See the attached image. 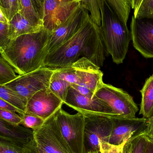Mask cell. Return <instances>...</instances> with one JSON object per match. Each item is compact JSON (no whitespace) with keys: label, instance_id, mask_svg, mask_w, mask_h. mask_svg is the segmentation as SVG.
Segmentation results:
<instances>
[{"label":"cell","instance_id":"1","mask_svg":"<svg viewBox=\"0 0 153 153\" xmlns=\"http://www.w3.org/2000/svg\"><path fill=\"white\" fill-rule=\"evenodd\" d=\"M106 53L100 27L89 15L72 37L46 55L43 67L56 71L84 57L100 68L105 61Z\"/></svg>","mask_w":153,"mask_h":153},{"label":"cell","instance_id":"2","mask_svg":"<svg viewBox=\"0 0 153 153\" xmlns=\"http://www.w3.org/2000/svg\"><path fill=\"white\" fill-rule=\"evenodd\" d=\"M51 32L44 27L10 40L0 49V54L15 73L23 75L42 68L44 50Z\"/></svg>","mask_w":153,"mask_h":153},{"label":"cell","instance_id":"3","mask_svg":"<svg viewBox=\"0 0 153 153\" xmlns=\"http://www.w3.org/2000/svg\"><path fill=\"white\" fill-rule=\"evenodd\" d=\"M100 34L106 52L115 63H123L132 40L131 32L105 0H100Z\"/></svg>","mask_w":153,"mask_h":153},{"label":"cell","instance_id":"4","mask_svg":"<svg viewBox=\"0 0 153 153\" xmlns=\"http://www.w3.org/2000/svg\"><path fill=\"white\" fill-rule=\"evenodd\" d=\"M63 136L74 153H86L84 145L85 117L78 112L71 115L62 108L55 112Z\"/></svg>","mask_w":153,"mask_h":153},{"label":"cell","instance_id":"5","mask_svg":"<svg viewBox=\"0 0 153 153\" xmlns=\"http://www.w3.org/2000/svg\"><path fill=\"white\" fill-rule=\"evenodd\" d=\"M94 95L109 106L116 118L135 117L139 110L130 94L111 85L102 83Z\"/></svg>","mask_w":153,"mask_h":153},{"label":"cell","instance_id":"6","mask_svg":"<svg viewBox=\"0 0 153 153\" xmlns=\"http://www.w3.org/2000/svg\"><path fill=\"white\" fill-rule=\"evenodd\" d=\"M33 139L47 153H74L61 133L55 113L46 120L40 128L33 131Z\"/></svg>","mask_w":153,"mask_h":153},{"label":"cell","instance_id":"7","mask_svg":"<svg viewBox=\"0 0 153 153\" xmlns=\"http://www.w3.org/2000/svg\"><path fill=\"white\" fill-rule=\"evenodd\" d=\"M55 71L42 67L23 75L4 84L27 101L40 90L49 87L50 80Z\"/></svg>","mask_w":153,"mask_h":153},{"label":"cell","instance_id":"8","mask_svg":"<svg viewBox=\"0 0 153 153\" xmlns=\"http://www.w3.org/2000/svg\"><path fill=\"white\" fill-rule=\"evenodd\" d=\"M89 15L88 11L81 4L61 26L51 33L44 50L45 57L72 37Z\"/></svg>","mask_w":153,"mask_h":153},{"label":"cell","instance_id":"9","mask_svg":"<svg viewBox=\"0 0 153 153\" xmlns=\"http://www.w3.org/2000/svg\"><path fill=\"white\" fill-rule=\"evenodd\" d=\"M85 152H100V141L108 142L112 129L111 119L103 116L83 114Z\"/></svg>","mask_w":153,"mask_h":153},{"label":"cell","instance_id":"10","mask_svg":"<svg viewBox=\"0 0 153 153\" xmlns=\"http://www.w3.org/2000/svg\"><path fill=\"white\" fill-rule=\"evenodd\" d=\"M64 103L83 114L96 115L116 118L113 111L107 103L96 96H86L69 86Z\"/></svg>","mask_w":153,"mask_h":153},{"label":"cell","instance_id":"11","mask_svg":"<svg viewBox=\"0 0 153 153\" xmlns=\"http://www.w3.org/2000/svg\"><path fill=\"white\" fill-rule=\"evenodd\" d=\"M81 4L80 0H45L42 18L43 27L52 33Z\"/></svg>","mask_w":153,"mask_h":153},{"label":"cell","instance_id":"12","mask_svg":"<svg viewBox=\"0 0 153 153\" xmlns=\"http://www.w3.org/2000/svg\"><path fill=\"white\" fill-rule=\"evenodd\" d=\"M130 32L134 48L144 57L153 59V19L132 16Z\"/></svg>","mask_w":153,"mask_h":153},{"label":"cell","instance_id":"13","mask_svg":"<svg viewBox=\"0 0 153 153\" xmlns=\"http://www.w3.org/2000/svg\"><path fill=\"white\" fill-rule=\"evenodd\" d=\"M63 102L49 87L35 93L27 102L26 113L47 119L62 108Z\"/></svg>","mask_w":153,"mask_h":153},{"label":"cell","instance_id":"14","mask_svg":"<svg viewBox=\"0 0 153 153\" xmlns=\"http://www.w3.org/2000/svg\"><path fill=\"white\" fill-rule=\"evenodd\" d=\"M112 129L108 143L118 146L140 134L145 128L147 119L123 117L111 118Z\"/></svg>","mask_w":153,"mask_h":153},{"label":"cell","instance_id":"15","mask_svg":"<svg viewBox=\"0 0 153 153\" xmlns=\"http://www.w3.org/2000/svg\"><path fill=\"white\" fill-rule=\"evenodd\" d=\"M76 76V83L91 90L95 94L103 82V74L100 67L84 57L69 65ZM74 85V84H73Z\"/></svg>","mask_w":153,"mask_h":153},{"label":"cell","instance_id":"16","mask_svg":"<svg viewBox=\"0 0 153 153\" xmlns=\"http://www.w3.org/2000/svg\"><path fill=\"white\" fill-rule=\"evenodd\" d=\"M81 4L88 11L90 16L94 22L101 26V18L100 11V0H80ZM118 17L125 24H127L131 11V6L128 0H105Z\"/></svg>","mask_w":153,"mask_h":153},{"label":"cell","instance_id":"17","mask_svg":"<svg viewBox=\"0 0 153 153\" xmlns=\"http://www.w3.org/2000/svg\"><path fill=\"white\" fill-rule=\"evenodd\" d=\"M33 137L32 129L21 125H12L0 118V142H6L23 147Z\"/></svg>","mask_w":153,"mask_h":153},{"label":"cell","instance_id":"18","mask_svg":"<svg viewBox=\"0 0 153 153\" xmlns=\"http://www.w3.org/2000/svg\"><path fill=\"white\" fill-rule=\"evenodd\" d=\"M8 23V37L10 40L22 35L37 32L43 28V27L32 25L19 12L13 16Z\"/></svg>","mask_w":153,"mask_h":153},{"label":"cell","instance_id":"19","mask_svg":"<svg viewBox=\"0 0 153 153\" xmlns=\"http://www.w3.org/2000/svg\"><path fill=\"white\" fill-rule=\"evenodd\" d=\"M140 92L142 101L139 114L148 119L153 116V74L146 80Z\"/></svg>","mask_w":153,"mask_h":153},{"label":"cell","instance_id":"20","mask_svg":"<svg viewBox=\"0 0 153 153\" xmlns=\"http://www.w3.org/2000/svg\"><path fill=\"white\" fill-rule=\"evenodd\" d=\"M0 98L24 113L26 112L27 102L4 84H0Z\"/></svg>","mask_w":153,"mask_h":153},{"label":"cell","instance_id":"21","mask_svg":"<svg viewBox=\"0 0 153 153\" xmlns=\"http://www.w3.org/2000/svg\"><path fill=\"white\" fill-rule=\"evenodd\" d=\"M19 12L32 25L43 27V22L36 12L31 0H19Z\"/></svg>","mask_w":153,"mask_h":153},{"label":"cell","instance_id":"22","mask_svg":"<svg viewBox=\"0 0 153 153\" xmlns=\"http://www.w3.org/2000/svg\"><path fill=\"white\" fill-rule=\"evenodd\" d=\"M71 84L61 78L55 71L50 80L49 88L57 97L64 102Z\"/></svg>","mask_w":153,"mask_h":153},{"label":"cell","instance_id":"23","mask_svg":"<svg viewBox=\"0 0 153 153\" xmlns=\"http://www.w3.org/2000/svg\"><path fill=\"white\" fill-rule=\"evenodd\" d=\"M147 139L141 132L126 143L128 153H145Z\"/></svg>","mask_w":153,"mask_h":153},{"label":"cell","instance_id":"24","mask_svg":"<svg viewBox=\"0 0 153 153\" xmlns=\"http://www.w3.org/2000/svg\"><path fill=\"white\" fill-rule=\"evenodd\" d=\"M17 76L13 68L0 54V84H5Z\"/></svg>","mask_w":153,"mask_h":153},{"label":"cell","instance_id":"25","mask_svg":"<svg viewBox=\"0 0 153 153\" xmlns=\"http://www.w3.org/2000/svg\"><path fill=\"white\" fill-rule=\"evenodd\" d=\"M0 8L10 21L19 10V0H0Z\"/></svg>","mask_w":153,"mask_h":153},{"label":"cell","instance_id":"26","mask_svg":"<svg viewBox=\"0 0 153 153\" xmlns=\"http://www.w3.org/2000/svg\"><path fill=\"white\" fill-rule=\"evenodd\" d=\"M21 117L22 120L21 126L32 129L33 131L40 128L45 120L39 116L26 112L22 115Z\"/></svg>","mask_w":153,"mask_h":153},{"label":"cell","instance_id":"27","mask_svg":"<svg viewBox=\"0 0 153 153\" xmlns=\"http://www.w3.org/2000/svg\"><path fill=\"white\" fill-rule=\"evenodd\" d=\"M153 13V0H142L135 14L136 19H149Z\"/></svg>","mask_w":153,"mask_h":153},{"label":"cell","instance_id":"28","mask_svg":"<svg viewBox=\"0 0 153 153\" xmlns=\"http://www.w3.org/2000/svg\"><path fill=\"white\" fill-rule=\"evenodd\" d=\"M0 118L8 123L15 126L21 125V115L17 112L0 109Z\"/></svg>","mask_w":153,"mask_h":153},{"label":"cell","instance_id":"29","mask_svg":"<svg viewBox=\"0 0 153 153\" xmlns=\"http://www.w3.org/2000/svg\"><path fill=\"white\" fill-rule=\"evenodd\" d=\"M127 142L120 145L111 144L103 141H100V153H123L124 147Z\"/></svg>","mask_w":153,"mask_h":153},{"label":"cell","instance_id":"30","mask_svg":"<svg viewBox=\"0 0 153 153\" xmlns=\"http://www.w3.org/2000/svg\"><path fill=\"white\" fill-rule=\"evenodd\" d=\"M0 153H26L23 147L6 142H0Z\"/></svg>","mask_w":153,"mask_h":153},{"label":"cell","instance_id":"31","mask_svg":"<svg viewBox=\"0 0 153 153\" xmlns=\"http://www.w3.org/2000/svg\"><path fill=\"white\" fill-rule=\"evenodd\" d=\"M9 23L0 22V49L5 46L10 39L8 37Z\"/></svg>","mask_w":153,"mask_h":153},{"label":"cell","instance_id":"32","mask_svg":"<svg viewBox=\"0 0 153 153\" xmlns=\"http://www.w3.org/2000/svg\"><path fill=\"white\" fill-rule=\"evenodd\" d=\"M26 153H47L38 146L32 137L31 140L23 147Z\"/></svg>","mask_w":153,"mask_h":153},{"label":"cell","instance_id":"33","mask_svg":"<svg viewBox=\"0 0 153 153\" xmlns=\"http://www.w3.org/2000/svg\"><path fill=\"white\" fill-rule=\"evenodd\" d=\"M142 133L147 140L153 143V116L147 119L146 126Z\"/></svg>","mask_w":153,"mask_h":153},{"label":"cell","instance_id":"34","mask_svg":"<svg viewBox=\"0 0 153 153\" xmlns=\"http://www.w3.org/2000/svg\"><path fill=\"white\" fill-rule=\"evenodd\" d=\"M0 109L14 111V112L19 113L21 115H23L25 113L20 110L15 108V107L1 98H0Z\"/></svg>","mask_w":153,"mask_h":153},{"label":"cell","instance_id":"35","mask_svg":"<svg viewBox=\"0 0 153 153\" xmlns=\"http://www.w3.org/2000/svg\"><path fill=\"white\" fill-rule=\"evenodd\" d=\"M31 1L36 12L42 21L45 0H31Z\"/></svg>","mask_w":153,"mask_h":153},{"label":"cell","instance_id":"36","mask_svg":"<svg viewBox=\"0 0 153 153\" xmlns=\"http://www.w3.org/2000/svg\"><path fill=\"white\" fill-rule=\"evenodd\" d=\"M71 85L78 92L83 95L91 96L92 97L94 96V93L91 90L86 87L82 85H78L74 84Z\"/></svg>","mask_w":153,"mask_h":153},{"label":"cell","instance_id":"37","mask_svg":"<svg viewBox=\"0 0 153 153\" xmlns=\"http://www.w3.org/2000/svg\"><path fill=\"white\" fill-rule=\"evenodd\" d=\"M142 1V0H133L132 4H131V8L134 10V14L136 13Z\"/></svg>","mask_w":153,"mask_h":153},{"label":"cell","instance_id":"38","mask_svg":"<svg viewBox=\"0 0 153 153\" xmlns=\"http://www.w3.org/2000/svg\"><path fill=\"white\" fill-rule=\"evenodd\" d=\"M145 153H153V143L148 140Z\"/></svg>","mask_w":153,"mask_h":153},{"label":"cell","instance_id":"39","mask_svg":"<svg viewBox=\"0 0 153 153\" xmlns=\"http://www.w3.org/2000/svg\"><path fill=\"white\" fill-rule=\"evenodd\" d=\"M0 22H9L8 20L6 19L4 14L3 13L2 11L1 8H0Z\"/></svg>","mask_w":153,"mask_h":153},{"label":"cell","instance_id":"40","mask_svg":"<svg viewBox=\"0 0 153 153\" xmlns=\"http://www.w3.org/2000/svg\"><path fill=\"white\" fill-rule=\"evenodd\" d=\"M87 153H100V152H88Z\"/></svg>","mask_w":153,"mask_h":153},{"label":"cell","instance_id":"41","mask_svg":"<svg viewBox=\"0 0 153 153\" xmlns=\"http://www.w3.org/2000/svg\"><path fill=\"white\" fill-rule=\"evenodd\" d=\"M128 1H129V2H130V4H131H131H132V1H133V0H128Z\"/></svg>","mask_w":153,"mask_h":153},{"label":"cell","instance_id":"42","mask_svg":"<svg viewBox=\"0 0 153 153\" xmlns=\"http://www.w3.org/2000/svg\"><path fill=\"white\" fill-rule=\"evenodd\" d=\"M149 19H153V13H152V16H151V17H150Z\"/></svg>","mask_w":153,"mask_h":153}]
</instances>
